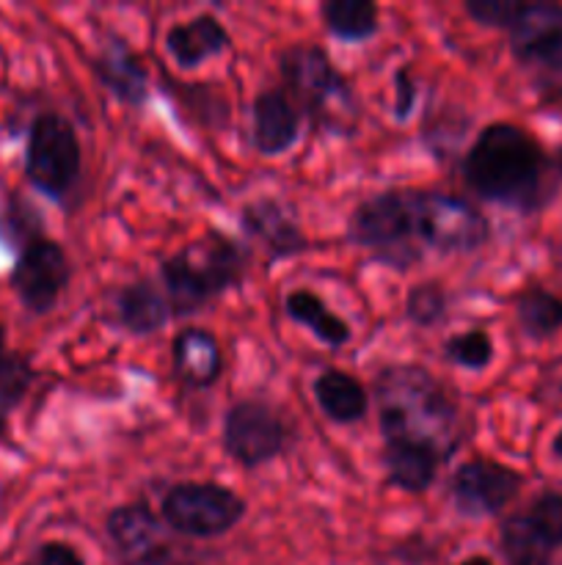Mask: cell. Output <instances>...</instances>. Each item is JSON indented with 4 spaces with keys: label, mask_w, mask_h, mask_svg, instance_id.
Returning <instances> with one entry per match:
<instances>
[{
    "label": "cell",
    "mask_w": 562,
    "mask_h": 565,
    "mask_svg": "<svg viewBox=\"0 0 562 565\" xmlns=\"http://www.w3.org/2000/svg\"><path fill=\"white\" fill-rule=\"evenodd\" d=\"M406 315L411 323L422 326V329L441 323L446 315L444 287L435 285V281H422V285L411 287L406 296Z\"/></svg>",
    "instance_id": "obj_27"
},
{
    "label": "cell",
    "mask_w": 562,
    "mask_h": 565,
    "mask_svg": "<svg viewBox=\"0 0 562 565\" xmlns=\"http://www.w3.org/2000/svg\"><path fill=\"white\" fill-rule=\"evenodd\" d=\"M226 47H229V33L215 14H196L193 20L171 25L165 33V50L182 70H196Z\"/></svg>",
    "instance_id": "obj_15"
},
{
    "label": "cell",
    "mask_w": 562,
    "mask_h": 565,
    "mask_svg": "<svg viewBox=\"0 0 562 565\" xmlns=\"http://www.w3.org/2000/svg\"><path fill=\"white\" fill-rule=\"evenodd\" d=\"M527 519L554 550L562 546V494H554V491L540 494L538 500L529 505Z\"/></svg>",
    "instance_id": "obj_28"
},
{
    "label": "cell",
    "mask_w": 562,
    "mask_h": 565,
    "mask_svg": "<svg viewBox=\"0 0 562 565\" xmlns=\"http://www.w3.org/2000/svg\"><path fill=\"white\" fill-rule=\"evenodd\" d=\"M457 565H494V561H490V557H483V555H474V557H468V561H463Z\"/></svg>",
    "instance_id": "obj_33"
},
{
    "label": "cell",
    "mask_w": 562,
    "mask_h": 565,
    "mask_svg": "<svg viewBox=\"0 0 562 565\" xmlns=\"http://www.w3.org/2000/svg\"><path fill=\"white\" fill-rule=\"evenodd\" d=\"M523 478L516 469L490 458H472L461 463L450 480V497L457 513L468 519H488L505 511L521 491Z\"/></svg>",
    "instance_id": "obj_11"
},
{
    "label": "cell",
    "mask_w": 562,
    "mask_h": 565,
    "mask_svg": "<svg viewBox=\"0 0 562 565\" xmlns=\"http://www.w3.org/2000/svg\"><path fill=\"white\" fill-rule=\"evenodd\" d=\"M116 312H119L121 326L136 337L154 334L174 315L165 292H160L149 279H138L121 287L119 298H116Z\"/></svg>",
    "instance_id": "obj_19"
},
{
    "label": "cell",
    "mask_w": 562,
    "mask_h": 565,
    "mask_svg": "<svg viewBox=\"0 0 562 565\" xmlns=\"http://www.w3.org/2000/svg\"><path fill=\"white\" fill-rule=\"evenodd\" d=\"M499 539L507 565H551L554 546L532 527L527 513L505 519Z\"/></svg>",
    "instance_id": "obj_23"
},
{
    "label": "cell",
    "mask_w": 562,
    "mask_h": 565,
    "mask_svg": "<svg viewBox=\"0 0 562 565\" xmlns=\"http://www.w3.org/2000/svg\"><path fill=\"white\" fill-rule=\"evenodd\" d=\"M171 364L174 375L187 386H213L224 370V353L218 340L204 329H182L171 342Z\"/></svg>",
    "instance_id": "obj_17"
},
{
    "label": "cell",
    "mask_w": 562,
    "mask_h": 565,
    "mask_svg": "<svg viewBox=\"0 0 562 565\" xmlns=\"http://www.w3.org/2000/svg\"><path fill=\"white\" fill-rule=\"evenodd\" d=\"M290 445V428L279 412L259 401H240L224 417V447L246 469L273 461Z\"/></svg>",
    "instance_id": "obj_8"
},
{
    "label": "cell",
    "mask_w": 562,
    "mask_h": 565,
    "mask_svg": "<svg viewBox=\"0 0 562 565\" xmlns=\"http://www.w3.org/2000/svg\"><path fill=\"white\" fill-rule=\"evenodd\" d=\"M560 166H562V154H560Z\"/></svg>",
    "instance_id": "obj_36"
},
{
    "label": "cell",
    "mask_w": 562,
    "mask_h": 565,
    "mask_svg": "<svg viewBox=\"0 0 562 565\" xmlns=\"http://www.w3.org/2000/svg\"><path fill=\"white\" fill-rule=\"evenodd\" d=\"M383 445H419L441 458L455 452L457 406L450 392L417 364H391L375 379Z\"/></svg>",
    "instance_id": "obj_1"
},
{
    "label": "cell",
    "mask_w": 562,
    "mask_h": 565,
    "mask_svg": "<svg viewBox=\"0 0 562 565\" xmlns=\"http://www.w3.org/2000/svg\"><path fill=\"white\" fill-rule=\"evenodd\" d=\"M33 381H36V370H33V364L22 353H0V406H17L28 395Z\"/></svg>",
    "instance_id": "obj_26"
},
{
    "label": "cell",
    "mask_w": 562,
    "mask_h": 565,
    "mask_svg": "<svg viewBox=\"0 0 562 565\" xmlns=\"http://www.w3.org/2000/svg\"><path fill=\"white\" fill-rule=\"evenodd\" d=\"M242 226L275 259L295 257L309 246L301 226L287 213L284 204H279L275 199H257V202L246 204L242 207Z\"/></svg>",
    "instance_id": "obj_14"
},
{
    "label": "cell",
    "mask_w": 562,
    "mask_h": 565,
    "mask_svg": "<svg viewBox=\"0 0 562 565\" xmlns=\"http://www.w3.org/2000/svg\"><path fill=\"white\" fill-rule=\"evenodd\" d=\"M320 14H323L325 31L342 42H367L378 33L380 11L369 0H328Z\"/></svg>",
    "instance_id": "obj_22"
},
{
    "label": "cell",
    "mask_w": 562,
    "mask_h": 565,
    "mask_svg": "<svg viewBox=\"0 0 562 565\" xmlns=\"http://www.w3.org/2000/svg\"><path fill=\"white\" fill-rule=\"evenodd\" d=\"M284 312L295 320L298 326H306L320 342L331 348H342L350 342L353 331L339 315L328 309V303L309 290H295L284 298Z\"/></svg>",
    "instance_id": "obj_21"
},
{
    "label": "cell",
    "mask_w": 562,
    "mask_h": 565,
    "mask_svg": "<svg viewBox=\"0 0 562 565\" xmlns=\"http://www.w3.org/2000/svg\"><path fill=\"white\" fill-rule=\"evenodd\" d=\"M94 72L99 83L114 94L116 99L127 105H143L149 94V75L138 55L119 39H108L99 44V53L94 58Z\"/></svg>",
    "instance_id": "obj_16"
},
{
    "label": "cell",
    "mask_w": 562,
    "mask_h": 565,
    "mask_svg": "<svg viewBox=\"0 0 562 565\" xmlns=\"http://www.w3.org/2000/svg\"><path fill=\"white\" fill-rule=\"evenodd\" d=\"M523 3L518 0H468L463 9L474 22L488 28H510Z\"/></svg>",
    "instance_id": "obj_29"
},
{
    "label": "cell",
    "mask_w": 562,
    "mask_h": 565,
    "mask_svg": "<svg viewBox=\"0 0 562 565\" xmlns=\"http://www.w3.org/2000/svg\"><path fill=\"white\" fill-rule=\"evenodd\" d=\"M3 351H9V348H6V329H3V323H0V353Z\"/></svg>",
    "instance_id": "obj_35"
},
{
    "label": "cell",
    "mask_w": 562,
    "mask_h": 565,
    "mask_svg": "<svg viewBox=\"0 0 562 565\" xmlns=\"http://www.w3.org/2000/svg\"><path fill=\"white\" fill-rule=\"evenodd\" d=\"M461 169L463 180L477 196L507 207L532 210L543 193L549 160L523 127L494 121L474 138Z\"/></svg>",
    "instance_id": "obj_2"
},
{
    "label": "cell",
    "mask_w": 562,
    "mask_h": 565,
    "mask_svg": "<svg viewBox=\"0 0 562 565\" xmlns=\"http://www.w3.org/2000/svg\"><path fill=\"white\" fill-rule=\"evenodd\" d=\"M9 439V408L0 406V445Z\"/></svg>",
    "instance_id": "obj_32"
},
{
    "label": "cell",
    "mask_w": 562,
    "mask_h": 565,
    "mask_svg": "<svg viewBox=\"0 0 562 565\" xmlns=\"http://www.w3.org/2000/svg\"><path fill=\"white\" fill-rule=\"evenodd\" d=\"M279 72L298 103L325 127L347 130L358 116L356 94L317 44H290L279 53Z\"/></svg>",
    "instance_id": "obj_5"
},
{
    "label": "cell",
    "mask_w": 562,
    "mask_h": 565,
    "mask_svg": "<svg viewBox=\"0 0 562 565\" xmlns=\"http://www.w3.org/2000/svg\"><path fill=\"white\" fill-rule=\"evenodd\" d=\"M391 86H395L391 114H395V119L406 121L408 116L413 114V105H417V97H419V88H417V81H413L411 70H408V66H400V70L395 72V77H391Z\"/></svg>",
    "instance_id": "obj_30"
},
{
    "label": "cell",
    "mask_w": 562,
    "mask_h": 565,
    "mask_svg": "<svg viewBox=\"0 0 562 565\" xmlns=\"http://www.w3.org/2000/svg\"><path fill=\"white\" fill-rule=\"evenodd\" d=\"M554 452L562 458V430L554 436Z\"/></svg>",
    "instance_id": "obj_34"
},
{
    "label": "cell",
    "mask_w": 562,
    "mask_h": 565,
    "mask_svg": "<svg viewBox=\"0 0 562 565\" xmlns=\"http://www.w3.org/2000/svg\"><path fill=\"white\" fill-rule=\"evenodd\" d=\"M507 31L512 55L521 64L562 70V6L523 3Z\"/></svg>",
    "instance_id": "obj_12"
},
{
    "label": "cell",
    "mask_w": 562,
    "mask_h": 565,
    "mask_svg": "<svg viewBox=\"0 0 562 565\" xmlns=\"http://www.w3.org/2000/svg\"><path fill=\"white\" fill-rule=\"evenodd\" d=\"M301 138V114L284 88H268L253 97L251 143L264 158L290 152Z\"/></svg>",
    "instance_id": "obj_13"
},
{
    "label": "cell",
    "mask_w": 562,
    "mask_h": 565,
    "mask_svg": "<svg viewBox=\"0 0 562 565\" xmlns=\"http://www.w3.org/2000/svg\"><path fill=\"white\" fill-rule=\"evenodd\" d=\"M444 458L419 445H383L386 480L408 494H424L433 486Z\"/></svg>",
    "instance_id": "obj_20"
},
{
    "label": "cell",
    "mask_w": 562,
    "mask_h": 565,
    "mask_svg": "<svg viewBox=\"0 0 562 565\" xmlns=\"http://www.w3.org/2000/svg\"><path fill=\"white\" fill-rule=\"evenodd\" d=\"M72 265L64 246L47 237H33L22 246L11 270V287L22 307L33 315H47L69 285Z\"/></svg>",
    "instance_id": "obj_10"
},
{
    "label": "cell",
    "mask_w": 562,
    "mask_h": 565,
    "mask_svg": "<svg viewBox=\"0 0 562 565\" xmlns=\"http://www.w3.org/2000/svg\"><path fill=\"white\" fill-rule=\"evenodd\" d=\"M408 248L424 254H472L488 241V221L472 202L441 191H406Z\"/></svg>",
    "instance_id": "obj_4"
},
{
    "label": "cell",
    "mask_w": 562,
    "mask_h": 565,
    "mask_svg": "<svg viewBox=\"0 0 562 565\" xmlns=\"http://www.w3.org/2000/svg\"><path fill=\"white\" fill-rule=\"evenodd\" d=\"M516 315L521 329L534 340H543V337H551L556 329H562V301L551 292L540 290V287L527 290L518 298Z\"/></svg>",
    "instance_id": "obj_24"
},
{
    "label": "cell",
    "mask_w": 562,
    "mask_h": 565,
    "mask_svg": "<svg viewBox=\"0 0 562 565\" xmlns=\"http://www.w3.org/2000/svg\"><path fill=\"white\" fill-rule=\"evenodd\" d=\"M444 353L452 364H457V367L479 373V370L488 367L490 359H494V342H490L488 331L485 329H468L463 331V334L446 340Z\"/></svg>",
    "instance_id": "obj_25"
},
{
    "label": "cell",
    "mask_w": 562,
    "mask_h": 565,
    "mask_svg": "<svg viewBox=\"0 0 562 565\" xmlns=\"http://www.w3.org/2000/svg\"><path fill=\"white\" fill-rule=\"evenodd\" d=\"M160 516L169 530L187 539H218L240 524L246 516V500L209 480L176 483L165 491Z\"/></svg>",
    "instance_id": "obj_7"
},
{
    "label": "cell",
    "mask_w": 562,
    "mask_h": 565,
    "mask_svg": "<svg viewBox=\"0 0 562 565\" xmlns=\"http://www.w3.org/2000/svg\"><path fill=\"white\" fill-rule=\"evenodd\" d=\"M83 166L80 138L69 119L44 110L31 121L25 143V174L50 199H64L77 185Z\"/></svg>",
    "instance_id": "obj_6"
},
{
    "label": "cell",
    "mask_w": 562,
    "mask_h": 565,
    "mask_svg": "<svg viewBox=\"0 0 562 565\" xmlns=\"http://www.w3.org/2000/svg\"><path fill=\"white\" fill-rule=\"evenodd\" d=\"M20 565H86V561H83V555L72 544H64V541H44Z\"/></svg>",
    "instance_id": "obj_31"
},
{
    "label": "cell",
    "mask_w": 562,
    "mask_h": 565,
    "mask_svg": "<svg viewBox=\"0 0 562 565\" xmlns=\"http://www.w3.org/2000/svg\"><path fill=\"white\" fill-rule=\"evenodd\" d=\"M314 397L317 406L331 423L353 425L364 419L369 408V395L358 379H353L345 370L328 367L314 381Z\"/></svg>",
    "instance_id": "obj_18"
},
{
    "label": "cell",
    "mask_w": 562,
    "mask_h": 565,
    "mask_svg": "<svg viewBox=\"0 0 562 565\" xmlns=\"http://www.w3.org/2000/svg\"><path fill=\"white\" fill-rule=\"evenodd\" d=\"M248 270V252L231 237L213 232L182 248L160 265L165 298L174 315L202 312L209 301L240 285Z\"/></svg>",
    "instance_id": "obj_3"
},
{
    "label": "cell",
    "mask_w": 562,
    "mask_h": 565,
    "mask_svg": "<svg viewBox=\"0 0 562 565\" xmlns=\"http://www.w3.org/2000/svg\"><path fill=\"white\" fill-rule=\"evenodd\" d=\"M165 527L141 502L114 508L105 519V535L125 565H180L182 550Z\"/></svg>",
    "instance_id": "obj_9"
}]
</instances>
